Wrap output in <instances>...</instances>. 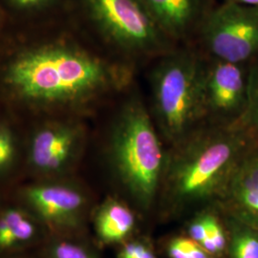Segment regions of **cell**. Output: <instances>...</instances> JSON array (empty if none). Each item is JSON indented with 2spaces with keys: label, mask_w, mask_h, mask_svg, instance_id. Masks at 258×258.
<instances>
[{
  "label": "cell",
  "mask_w": 258,
  "mask_h": 258,
  "mask_svg": "<svg viewBox=\"0 0 258 258\" xmlns=\"http://www.w3.org/2000/svg\"><path fill=\"white\" fill-rule=\"evenodd\" d=\"M162 34L175 46L190 45L216 7L214 0H142Z\"/></svg>",
  "instance_id": "9c48e42d"
},
{
  "label": "cell",
  "mask_w": 258,
  "mask_h": 258,
  "mask_svg": "<svg viewBox=\"0 0 258 258\" xmlns=\"http://www.w3.org/2000/svg\"><path fill=\"white\" fill-rule=\"evenodd\" d=\"M156 58L149 75V111L164 143L170 147L204 123L200 96L203 54L192 45H182Z\"/></svg>",
  "instance_id": "277c9868"
},
{
  "label": "cell",
  "mask_w": 258,
  "mask_h": 258,
  "mask_svg": "<svg viewBox=\"0 0 258 258\" xmlns=\"http://www.w3.org/2000/svg\"><path fill=\"white\" fill-rule=\"evenodd\" d=\"M256 142L240 123H203L168 147L157 201L161 214L173 218L216 205Z\"/></svg>",
  "instance_id": "6da1fadb"
},
{
  "label": "cell",
  "mask_w": 258,
  "mask_h": 258,
  "mask_svg": "<svg viewBox=\"0 0 258 258\" xmlns=\"http://www.w3.org/2000/svg\"><path fill=\"white\" fill-rule=\"evenodd\" d=\"M203 55L233 63L258 55V7L224 2L212 10L196 40Z\"/></svg>",
  "instance_id": "8992f818"
},
{
  "label": "cell",
  "mask_w": 258,
  "mask_h": 258,
  "mask_svg": "<svg viewBox=\"0 0 258 258\" xmlns=\"http://www.w3.org/2000/svg\"><path fill=\"white\" fill-rule=\"evenodd\" d=\"M83 142L82 130L69 124H55L39 129L29 148V161L44 174H58L74 163Z\"/></svg>",
  "instance_id": "30bf717a"
},
{
  "label": "cell",
  "mask_w": 258,
  "mask_h": 258,
  "mask_svg": "<svg viewBox=\"0 0 258 258\" xmlns=\"http://www.w3.org/2000/svg\"><path fill=\"white\" fill-rule=\"evenodd\" d=\"M216 205L223 213L258 229V141L242 158Z\"/></svg>",
  "instance_id": "8fae6325"
},
{
  "label": "cell",
  "mask_w": 258,
  "mask_h": 258,
  "mask_svg": "<svg viewBox=\"0 0 258 258\" xmlns=\"http://www.w3.org/2000/svg\"><path fill=\"white\" fill-rule=\"evenodd\" d=\"M108 156L113 172L132 203L148 212L158 201L166 149L143 101L125 102L111 129Z\"/></svg>",
  "instance_id": "3957f363"
},
{
  "label": "cell",
  "mask_w": 258,
  "mask_h": 258,
  "mask_svg": "<svg viewBox=\"0 0 258 258\" xmlns=\"http://www.w3.org/2000/svg\"><path fill=\"white\" fill-rule=\"evenodd\" d=\"M223 218L228 232V258H258V229L231 215Z\"/></svg>",
  "instance_id": "4fadbf2b"
},
{
  "label": "cell",
  "mask_w": 258,
  "mask_h": 258,
  "mask_svg": "<svg viewBox=\"0 0 258 258\" xmlns=\"http://www.w3.org/2000/svg\"><path fill=\"white\" fill-rule=\"evenodd\" d=\"M37 236V227L34 220L27 215L15 226L13 231L4 241L1 249H9L18 248L32 242Z\"/></svg>",
  "instance_id": "e0dca14e"
},
{
  "label": "cell",
  "mask_w": 258,
  "mask_h": 258,
  "mask_svg": "<svg viewBox=\"0 0 258 258\" xmlns=\"http://www.w3.org/2000/svg\"><path fill=\"white\" fill-rule=\"evenodd\" d=\"M49 258H98L91 249L70 240H55L47 249Z\"/></svg>",
  "instance_id": "ac0fdd59"
},
{
  "label": "cell",
  "mask_w": 258,
  "mask_h": 258,
  "mask_svg": "<svg viewBox=\"0 0 258 258\" xmlns=\"http://www.w3.org/2000/svg\"><path fill=\"white\" fill-rule=\"evenodd\" d=\"M241 124L258 141V55L249 63L248 105Z\"/></svg>",
  "instance_id": "9a60e30c"
},
{
  "label": "cell",
  "mask_w": 258,
  "mask_h": 258,
  "mask_svg": "<svg viewBox=\"0 0 258 258\" xmlns=\"http://www.w3.org/2000/svg\"><path fill=\"white\" fill-rule=\"evenodd\" d=\"M166 251L168 258H217L187 235L171 238L166 243Z\"/></svg>",
  "instance_id": "2e32d148"
},
{
  "label": "cell",
  "mask_w": 258,
  "mask_h": 258,
  "mask_svg": "<svg viewBox=\"0 0 258 258\" xmlns=\"http://www.w3.org/2000/svg\"><path fill=\"white\" fill-rule=\"evenodd\" d=\"M23 200L47 226L56 231H76L83 225L88 200L81 188L62 183L28 186Z\"/></svg>",
  "instance_id": "ba28073f"
},
{
  "label": "cell",
  "mask_w": 258,
  "mask_h": 258,
  "mask_svg": "<svg viewBox=\"0 0 258 258\" xmlns=\"http://www.w3.org/2000/svg\"><path fill=\"white\" fill-rule=\"evenodd\" d=\"M131 68L113 64L82 48L42 47L23 53L8 66L5 82L20 98L80 103L128 85Z\"/></svg>",
  "instance_id": "7a4b0ae2"
},
{
  "label": "cell",
  "mask_w": 258,
  "mask_h": 258,
  "mask_svg": "<svg viewBox=\"0 0 258 258\" xmlns=\"http://www.w3.org/2000/svg\"><path fill=\"white\" fill-rule=\"evenodd\" d=\"M249 63H233L203 55L201 107L204 123H240L248 105Z\"/></svg>",
  "instance_id": "52a82bcc"
},
{
  "label": "cell",
  "mask_w": 258,
  "mask_h": 258,
  "mask_svg": "<svg viewBox=\"0 0 258 258\" xmlns=\"http://www.w3.org/2000/svg\"><path fill=\"white\" fill-rule=\"evenodd\" d=\"M12 3L21 9H31L37 8L38 6L45 3L47 0H11Z\"/></svg>",
  "instance_id": "7402d4cb"
},
{
  "label": "cell",
  "mask_w": 258,
  "mask_h": 258,
  "mask_svg": "<svg viewBox=\"0 0 258 258\" xmlns=\"http://www.w3.org/2000/svg\"><path fill=\"white\" fill-rule=\"evenodd\" d=\"M16 156V143L9 129L0 127V172L9 167Z\"/></svg>",
  "instance_id": "ffe728a7"
},
{
  "label": "cell",
  "mask_w": 258,
  "mask_h": 258,
  "mask_svg": "<svg viewBox=\"0 0 258 258\" xmlns=\"http://www.w3.org/2000/svg\"><path fill=\"white\" fill-rule=\"evenodd\" d=\"M25 214L26 212L17 208H10L0 214V249L10 232Z\"/></svg>",
  "instance_id": "44dd1931"
},
{
  "label": "cell",
  "mask_w": 258,
  "mask_h": 258,
  "mask_svg": "<svg viewBox=\"0 0 258 258\" xmlns=\"http://www.w3.org/2000/svg\"><path fill=\"white\" fill-rule=\"evenodd\" d=\"M225 2L241 4V5H246V6L258 7V0H225Z\"/></svg>",
  "instance_id": "603a6c76"
},
{
  "label": "cell",
  "mask_w": 258,
  "mask_h": 258,
  "mask_svg": "<svg viewBox=\"0 0 258 258\" xmlns=\"http://www.w3.org/2000/svg\"><path fill=\"white\" fill-rule=\"evenodd\" d=\"M136 227V216L120 199L108 197L96 210L94 228L100 242L105 245L122 244Z\"/></svg>",
  "instance_id": "7c38bea8"
},
{
  "label": "cell",
  "mask_w": 258,
  "mask_h": 258,
  "mask_svg": "<svg viewBox=\"0 0 258 258\" xmlns=\"http://www.w3.org/2000/svg\"><path fill=\"white\" fill-rule=\"evenodd\" d=\"M201 212L206 224L207 236L199 244L212 255L222 258L227 254L228 249V232L224 220L211 208H205Z\"/></svg>",
  "instance_id": "5bb4252c"
},
{
  "label": "cell",
  "mask_w": 258,
  "mask_h": 258,
  "mask_svg": "<svg viewBox=\"0 0 258 258\" xmlns=\"http://www.w3.org/2000/svg\"><path fill=\"white\" fill-rule=\"evenodd\" d=\"M105 39L132 57H158L175 48L158 29L142 0H82Z\"/></svg>",
  "instance_id": "5b68a950"
},
{
  "label": "cell",
  "mask_w": 258,
  "mask_h": 258,
  "mask_svg": "<svg viewBox=\"0 0 258 258\" xmlns=\"http://www.w3.org/2000/svg\"><path fill=\"white\" fill-rule=\"evenodd\" d=\"M117 258H158L151 242L145 237L129 238L121 244Z\"/></svg>",
  "instance_id": "d6986e66"
}]
</instances>
